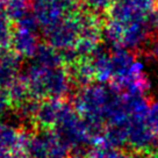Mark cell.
Masks as SVG:
<instances>
[{
  "mask_svg": "<svg viewBox=\"0 0 158 158\" xmlns=\"http://www.w3.org/2000/svg\"><path fill=\"white\" fill-rule=\"evenodd\" d=\"M85 4L95 12H104L110 10L114 0H84Z\"/></svg>",
  "mask_w": 158,
  "mask_h": 158,
  "instance_id": "cell-9",
  "label": "cell"
},
{
  "mask_svg": "<svg viewBox=\"0 0 158 158\" xmlns=\"http://www.w3.org/2000/svg\"><path fill=\"white\" fill-rule=\"evenodd\" d=\"M64 105L65 102L59 99H47L43 102H40L34 118L35 123L41 129H54Z\"/></svg>",
  "mask_w": 158,
  "mask_h": 158,
  "instance_id": "cell-3",
  "label": "cell"
},
{
  "mask_svg": "<svg viewBox=\"0 0 158 158\" xmlns=\"http://www.w3.org/2000/svg\"><path fill=\"white\" fill-rule=\"evenodd\" d=\"M15 68L10 63H0V89H5L14 84Z\"/></svg>",
  "mask_w": 158,
  "mask_h": 158,
  "instance_id": "cell-7",
  "label": "cell"
},
{
  "mask_svg": "<svg viewBox=\"0 0 158 158\" xmlns=\"http://www.w3.org/2000/svg\"><path fill=\"white\" fill-rule=\"evenodd\" d=\"M156 152H157V153H158V147H157V150H156Z\"/></svg>",
  "mask_w": 158,
  "mask_h": 158,
  "instance_id": "cell-15",
  "label": "cell"
},
{
  "mask_svg": "<svg viewBox=\"0 0 158 158\" xmlns=\"http://www.w3.org/2000/svg\"><path fill=\"white\" fill-rule=\"evenodd\" d=\"M112 68H113V84H118L130 72V70L137 59H135L131 50L126 48L114 49L110 54Z\"/></svg>",
  "mask_w": 158,
  "mask_h": 158,
  "instance_id": "cell-4",
  "label": "cell"
},
{
  "mask_svg": "<svg viewBox=\"0 0 158 158\" xmlns=\"http://www.w3.org/2000/svg\"><path fill=\"white\" fill-rule=\"evenodd\" d=\"M147 158H158V153L155 151V152H151V153H149V156Z\"/></svg>",
  "mask_w": 158,
  "mask_h": 158,
  "instance_id": "cell-12",
  "label": "cell"
},
{
  "mask_svg": "<svg viewBox=\"0 0 158 158\" xmlns=\"http://www.w3.org/2000/svg\"><path fill=\"white\" fill-rule=\"evenodd\" d=\"M156 12L158 13V2H157V6H156Z\"/></svg>",
  "mask_w": 158,
  "mask_h": 158,
  "instance_id": "cell-14",
  "label": "cell"
},
{
  "mask_svg": "<svg viewBox=\"0 0 158 158\" xmlns=\"http://www.w3.org/2000/svg\"><path fill=\"white\" fill-rule=\"evenodd\" d=\"M127 144L133 151L143 155L151 153L158 147V136L147 123V115H129Z\"/></svg>",
  "mask_w": 158,
  "mask_h": 158,
  "instance_id": "cell-1",
  "label": "cell"
},
{
  "mask_svg": "<svg viewBox=\"0 0 158 158\" xmlns=\"http://www.w3.org/2000/svg\"><path fill=\"white\" fill-rule=\"evenodd\" d=\"M83 158H94V157H93V156H91V155H89H89H87L86 157H83Z\"/></svg>",
  "mask_w": 158,
  "mask_h": 158,
  "instance_id": "cell-13",
  "label": "cell"
},
{
  "mask_svg": "<svg viewBox=\"0 0 158 158\" xmlns=\"http://www.w3.org/2000/svg\"><path fill=\"white\" fill-rule=\"evenodd\" d=\"M147 123L150 129L158 136V101L150 102L147 114Z\"/></svg>",
  "mask_w": 158,
  "mask_h": 158,
  "instance_id": "cell-8",
  "label": "cell"
},
{
  "mask_svg": "<svg viewBox=\"0 0 158 158\" xmlns=\"http://www.w3.org/2000/svg\"><path fill=\"white\" fill-rule=\"evenodd\" d=\"M157 36H158V30H157Z\"/></svg>",
  "mask_w": 158,
  "mask_h": 158,
  "instance_id": "cell-16",
  "label": "cell"
},
{
  "mask_svg": "<svg viewBox=\"0 0 158 158\" xmlns=\"http://www.w3.org/2000/svg\"><path fill=\"white\" fill-rule=\"evenodd\" d=\"M7 158H30L28 156V153L26 152L23 149H19V150H15L12 152L8 153Z\"/></svg>",
  "mask_w": 158,
  "mask_h": 158,
  "instance_id": "cell-11",
  "label": "cell"
},
{
  "mask_svg": "<svg viewBox=\"0 0 158 158\" xmlns=\"http://www.w3.org/2000/svg\"><path fill=\"white\" fill-rule=\"evenodd\" d=\"M94 69V76L100 83L106 84L110 79H113V68L112 58L107 52H98L92 62Z\"/></svg>",
  "mask_w": 158,
  "mask_h": 158,
  "instance_id": "cell-5",
  "label": "cell"
},
{
  "mask_svg": "<svg viewBox=\"0 0 158 158\" xmlns=\"http://www.w3.org/2000/svg\"><path fill=\"white\" fill-rule=\"evenodd\" d=\"M89 155L94 158H134L131 153L122 149L114 148H94L91 149Z\"/></svg>",
  "mask_w": 158,
  "mask_h": 158,
  "instance_id": "cell-6",
  "label": "cell"
},
{
  "mask_svg": "<svg viewBox=\"0 0 158 158\" xmlns=\"http://www.w3.org/2000/svg\"><path fill=\"white\" fill-rule=\"evenodd\" d=\"M157 2L158 0H114L109 15L124 26L144 21L156 10Z\"/></svg>",
  "mask_w": 158,
  "mask_h": 158,
  "instance_id": "cell-2",
  "label": "cell"
},
{
  "mask_svg": "<svg viewBox=\"0 0 158 158\" xmlns=\"http://www.w3.org/2000/svg\"><path fill=\"white\" fill-rule=\"evenodd\" d=\"M10 105H12V101H10L8 92H6L5 89H0V115L5 113Z\"/></svg>",
  "mask_w": 158,
  "mask_h": 158,
  "instance_id": "cell-10",
  "label": "cell"
}]
</instances>
